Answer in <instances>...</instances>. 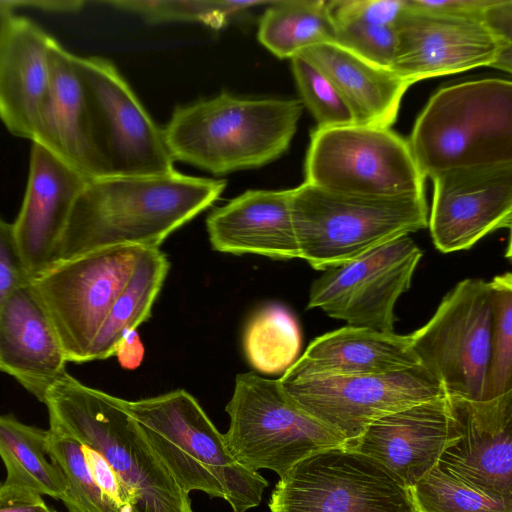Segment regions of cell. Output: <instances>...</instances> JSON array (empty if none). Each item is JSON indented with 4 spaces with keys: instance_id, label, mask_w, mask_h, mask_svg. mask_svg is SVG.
<instances>
[{
    "instance_id": "cell-1",
    "label": "cell",
    "mask_w": 512,
    "mask_h": 512,
    "mask_svg": "<svg viewBox=\"0 0 512 512\" xmlns=\"http://www.w3.org/2000/svg\"><path fill=\"white\" fill-rule=\"evenodd\" d=\"M225 187V180L177 171L89 180L74 203L56 262L112 247L159 248L210 207Z\"/></svg>"
},
{
    "instance_id": "cell-2",
    "label": "cell",
    "mask_w": 512,
    "mask_h": 512,
    "mask_svg": "<svg viewBox=\"0 0 512 512\" xmlns=\"http://www.w3.org/2000/svg\"><path fill=\"white\" fill-rule=\"evenodd\" d=\"M49 429L98 452L131 498L130 512H193L189 494L169 473L123 399L68 373L46 392Z\"/></svg>"
},
{
    "instance_id": "cell-3",
    "label": "cell",
    "mask_w": 512,
    "mask_h": 512,
    "mask_svg": "<svg viewBox=\"0 0 512 512\" xmlns=\"http://www.w3.org/2000/svg\"><path fill=\"white\" fill-rule=\"evenodd\" d=\"M303 108L299 99H250L223 92L176 107L162 131L174 161L223 175L264 166L284 154Z\"/></svg>"
},
{
    "instance_id": "cell-4",
    "label": "cell",
    "mask_w": 512,
    "mask_h": 512,
    "mask_svg": "<svg viewBox=\"0 0 512 512\" xmlns=\"http://www.w3.org/2000/svg\"><path fill=\"white\" fill-rule=\"evenodd\" d=\"M123 406L177 484L222 498L234 512L258 506L268 482L240 464L198 401L178 389Z\"/></svg>"
},
{
    "instance_id": "cell-5",
    "label": "cell",
    "mask_w": 512,
    "mask_h": 512,
    "mask_svg": "<svg viewBox=\"0 0 512 512\" xmlns=\"http://www.w3.org/2000/svg\"><path fill=\"white\" fill-rule=\"evenodd\" d=\"M423 176L512 164V82L486 78L438 90L410 139Z\"/></svg>"
},
{
    "instance_id": "cell-6",
    "label": "cell",
    "mask_w": 512,
    "mask_h": 512,
    "mask_svg": "<svg viewBox=\"0 0 512 512\" xmlns=\"http://www.w3.org/2000/svg\"><path fill=\"white\" fill-rule=\"evenodd\" d=\"M300 258L324 271L428 227L425 196H363L304 182L291 189Z\"/></svg>"
},
{
    "instance_id": "cell-7",
    "label": "cell",
    "mask_w": 512,
    "mask_h": 512,
    "mask_svg": "<svg viewBox=\"0 0 512 512\" xmlns=\"http://www.w3.org/2000/svg\"><path fill=\"white\" fill-rule=\"evenodd\" d=\"M226 412L230 417L224 434L227 447L240 464L256 472L269 469L281 477L304 458L346 444L302 410L278 379L254 372L236 376Z\"/></svg>"
},
{
    "instance_id": "cell-8",
    "label": "cell",
    "mask_w": 512,
    "mask_h": 512,
    "mask_svg": "<svg viewBox=\"0 0 512 512\" xmlns=\"http://www.w3.org/2000/svg\"><path fill=\"white\" fill-rule=\"evenodd\" d=\"M307 183L348 195L425 196V177L408 144L390 128L317 127L305 161Z\"/></svg>"
},
{
    "instance_id": "cell-9",
    "label": "cell",
    "mask_w": 512,
    "mask_h": 512,
    "mask_svg": "<svg viewBox=\"0 0 512 512\" xmlns=\"http://www.w3.org/2000/svg\"><path fill=\"white\" fill-rule=\"evenodd\" d=\"M270 512H416L409 487L346 446L314 453L280 477Z\"/></svg>"
},
{
    "instance_id": "cell-10",
    "label": "cell",
    "mask_w": 512,
    "mask_h": 512,
    "mask_svg": "<svg viewBox=\"0 0 512 512\" xmlns=\"http://www.w3.org/2000/svg\"><path fill=\"white\" fill-rule=\"evenodd\" d=\"M493 309L490 283L467 278L444 296L424 326L410 334L420 364L446 395L484 400Z\"/></svg>"
},
{
    "instance_id": "cell-11",
    "label": "cell",
    "mask_w": 512,
    "mask_h": 512,
    "mask_svg": "<svg viewBox=\"0 0 512 512\" xmlns=\"http://www.w3.org/2000/svg\"><path fill=\"white\" fill-rule=\"evenodd\" d=\"M143 248L112 247L55 262L30 278L68 362H86L92 343Z\"/></svg>"
},
{
    "instance_id": "cell-12",
    "label": "cell",
    "mask_w": 512,
    "mask_h": 512,
    "mask_svg": "<svg viewBox=\"0 0 512 512\" xmlns=\"http://www.w3.org/2000/svg\"><path fill=\"white\" fill-rule=\"evenodd\" d=\"M278 380L302 410L343 437L346 444L377 419L446 394L421 364L387 374Z\"/></svg>"
},
{
    "instance_id": "cell-13",
    "label": "cell",
    "mask_w": 512,
    "mask_h": 512,
    "mask_svg": "<svg viewBox=\"0 0 512 512\" xmlns=\"http://www.w3.org/2000/svg\"><path fill=\"white\" fill-rule=\"evenodd\" d=\"M421 257V249L404 235L328 268L312 282L307 308L348 326L394 332L396 302L410 288Z\"/></svg>"
},
{
    "instance_id": "cell-14",
    "label": "cell",
    "mask_w": 512,
    "mask_h": 512,
    "mask_svg": "<svg viewBox=\"0 0 512 512\" xmlns=\"http://www.w3.org/2000/svg\"><path fill=\"white\" fill-rule=\"evenodd\" d=\"M76 65L109 176H158L175 172L163 131L116 67L99 57L76 56Z\"/></svg>"
},
{
    "instance_id": "cell-15",
    "label": "cell",
    "mask_w": 512,
    "mask_h": 512,
    "mask_svg": "<svg viewBox=\"0 0 512 512\" xmlns=\"http://www.w3.org/2000/svg\"><path fill=\"white\" fill-rule=\"evenodd\" d=\"M396 31L389 69L410 85L481 66L512 71V47L503 45L480 18L418 10L406 0Z\"/></svg>"
},
{
    "instance_id": "cell-16",
    "label": "cell",
    "mask_w": 512,
    "mask_h": 512,
    "mask_svg": "<svg viewBox=\"0 0 512 512\" xmlns=\"http://www.w3.org/2000/svg\"><path fill=\"white\" fill-rule=\"evenodd\" d=\"M447 396V438L437 463L486 494L512 501V391L490 400Z\"/></svg>"
},
{
    "instance_id": "cell-17",
    "label": "cell",
    "mask_w": 512,
    "mask_h": 512,
    "mask_svg": "<svg viewBox=\"0 0 512 512\" xmlns=\"http://www.w3.org/2000/svg\"><path fill=\"white\" fill-rule=\"evenodd\" d=\"M432 180L428 226L440 252L470 249L489 233L511 228L512 164L451 170Z\"/></svg>"
},
{
    "instance_id": "cell-18",
    "label": "cell",
    "mask_w": 512,
    "mask_h": 512,
    "mask_svg": "<svg viewBox=\"0 0 512 512\" xmlns=\"http://www.w3.org/2000/svg\"><path fill=\"white\" fill-rule=\"evenodd\" d=\"M50 88L31 141L50 151L89 180L109 176L96 137L76 55L55 39L49 47Z\"/></svg>"
},
{
    "instance_id": "cell-19",
    "label": "cell",
    "mask_w": 512,
    "mask_h": 512,
    "mask_svg": "<svg viewBox=\"0 0 512 512\" xmlns=\"http://www.w3.org/2000/svg\"><path fill=\"white\" fill-rule=\"evenodd\" d=\"M88 181L50 151L32 143L27 188L12 223L30 278L56 262L72 208Z\"/></svg>"
},
{
    "instance_id": "cell-20",
    "label": "cell",
    "mask_w": 512,
    "mask_h": 512,
    "mask_svg": "<svg viewBox=\"0 0 512 512\" xmlns=\"http://www.w3.org/2000/svg\"><path fill=\"white\" fill-rule=\"evenodd\" d=\"M67 362L56 329L29 280L0 312V371L43 403L47 390L67 374Z\"/></svg>"
},
{
    "instance_id": "cell-21",
    "label": "cell",
    "mask_w": 512,
    "mask_h": 512,
    "mask_svg": "<svg viewBox=\"0 0 512 512\" xmlns=\"http://www.w3.org/2000/svg\"><path fill=\"white\" fill-rule=\"evenodd\" d=\"M448 417L444 394L377 419L345 446L377 460L410 488L437 464Z\"/></svg>"
},
{
    "instance_id": "cell-22",
    "label": "cell",
    "mask_w": 512,
    "mask_h": 512,
    "mask_svg": "<svg viewBox=\"0 0 512 512\" xmlns=\"http://www.w3.org/2000/svg\"><path fill=\"white\" fill-rule=\"evenodd\" d=\"M214 250L272 259L300 258L291 215V189L248 190L206 220Z\"/></svg>"
},
{
    "instance_id": "cell-23",
    "label": "cell",
    "mask_w": 512,
    "mask_h": 512,
    "mask_svg": "<svg viewBox=\"0 0 512 512\" xmlns=\"http://www.w3.org/2000/svg\"><path fill=\"white\" fill-rule=\"evenodd\" d=\"M52 39L36 23L14 15L0 40V118L15 136L32 138L50 88Z\"/></svg>"
},
{
    "instance_id": "cell-24",
    "label": "cell",
    "mask_w": 512,
    "mask_h": 512,
    "mask_svg": "<svg viewBox=\"0 0 512 512\" xmlns=\"http://www.w3.org/2000/svg\"><path fill=\"white\" fill-rule=\"evenodd\" d=\"M419 364L410 335L347 325L315 338L281 377L377 375Z\"/></svg>"
},
{
    "instance_id": "cell-25",
    "label": "cell",
    "mask_w": 512,
    "mask_h": 512,
    "mask_svg": "<svg viewBox=\"0 0 512 512\" xmlns=\"http://www.w3.org/2000/svg\"><path fill=\"white\" fill-rule=\"evenodd\" d=\"M302 56L333 84L356 125L390 128L410 84L389 68L376 65L334 43L312 45Z\"/></svg>"
},
{
    "instance_id": "cell-26",
    "label": "cell",
    "mask_w": 512,
    "mask_h": 512,
    "mask_svg": "<svg viewBox=\"0 0 512 512\" xmlns=\"http://www.w3.org/2000/svg\"><path fill=\"white\" fill-rule=\"evenodd\" d=\"M169 268V260L159 248L141 250L126 285L90 347L86 362L113 356L122 338L150 317Z\"/></svg>"
},
{
    "instance_id": "cell-27",
    "label": "cell",
    "mask_w": 512,
    "mask_h": 512,
    "mask_svg": "<svg viewBox=\"0 0 512 512\" xmlns=\"http://www.w3.org/2000/svg\"><path fill=\"white\" fill-rule=\"evenodd\" d=\"M47 437L48 430L0 415V457L6 468L4 483L62 501L66 484L49 458Z\"/></svg>"
},
{
    "instance_id": "cell-28",
    "label": "cell",
    "mask_w": 512,
    "mask_h": 512,
    "mask_svg": "<svg viewBox=\"0 0 512 512\" xmlns=\"http://www.w3.org/2000/svg\"><path fill=\"white\" fill-rule=\"evenodd\" d=\"M258 40L280 59L319 43L334 42L335 30L323 0H277L265 8Z\"/></svg>"
},
{
    "instance_id": "cell-29",
    "label": "cell",
    "mask_w": 512,
    "mask_h": 512,
    "mask_svg": "<svg viewBox=\"0 0 512 512\" xmlns=\"http://www.w3.org/2000/svg\"><path fill=\"white\" fill-rule=\"evenodd\" d=\"M301 343L296 318L279 304H269L257 310L243 337L249 364L254 370L267 375H283L298 359Z\"/></svg>"
},
{
    "instance_id": "cell-30",
    "label": "cell",
    "mask_w": 512,
    "mask_h": 512,
    "mask_svg": "<svg viewBox=\"0 0 512 512\" xmlns=\"http://www.w3.org/2000/svg\"><path fill=\"white\" fill-rule=\"evenodd\" d=\"M409 489L416 512H512V501L486 494L439 463Z\"/></svg>"
},
{
    "instance_id": "cell-31",
    "label": "cell",
    "mask_w": 512,
    "mask_h": 512,
    "mask_svg": "<svg viewBox=\"0 0 512 512\" xmlns=\"http://www.w3.org/2000/svg\"><path fill=\"white\" fill-rule=\"evenodd\" d=\"M48 455L66 484L62 499L69 512H121L103 494L76 439L48 429Z\"/></svg>"
},
{
    "instance_id": "cell-32",
    "label": "cell",
    "mask_w": 512,
    "mask_h": 512,
    "mask_svg": "<svg viewBox=\"0 0 512 512\" xmlns=\"http://www.w3.org/2000/svg\"><path fill=\"white\" fill-rule=\"evenodd\" d=\"M271 1L232 0H121L108 1L117 9L140 15L149 22L189 21L220 29L236 16Z\"/></svg>"
},
{
    "instance_id": "cell-33",
    "label": "cell",
    "mask_w": 512,
    "mask_h": 512,
    "mask_svg": "<svg viewBox=\"0 0 512 512\" xmlns=\"http://www.w3.org/2000/svg\"><path fill=\"white\" fill-rule=\"evenodd\" d=\"M489 283L494 309L484 400L512 391V274L497 275Z\"/></svg>"
},
{
    "instance_id": "cell-34",
    "label": "cell",
    "mask_w": 512,
    "mask_h": 512,
    "mask_svg": "<svg viewBox=\"0 0 512 512\" xmlns=\"http://www.w3.org/2000/svg\"><path fill=\"white\" fill-rule=\"evenodd\" d=\"M291 67L301 101L313 114L318 127L354 124L348 107L321 71L300 55L291 58Z\"/></svg>"
},
{
    "instance_id": "cell-35",
    "label": "cell",
    "mask_w": 512,
    "mask_h": 512,
    "mask_svg": "<svg viewBox=\"0 0 512 512\" xmlns=\"http://www.w3.org/2000/svg\"><path fill=\"white\" fill-rule=\"evenodd\" d=\"M332 22L334 43L376 65L390 68L397 44L396 26L356 18H338Z\"/></svg>"
},
{
    "instance_id": "cell-36",
    "label": "cell",
    "mask_w": 512,
    "mask_h": 512,
    "mask_svg": "<svg viewBox=\"0 0 512 512\" xmlns=\"http://www.w3.org/2000/svg\"><path fill=\"white\" fill-rule=\"evenodd\" d=\"M331 19L356 18L396 26L406 8V0H332L327 1Z\"/></svg>"
},
{
    "instance_id": "cell-37",
    "label": "cell",
    "mask_w": 512,
    "mask_h": 512,
    "mask_svg": "<svg viewBox=\"0 0 512 512\" xmlns=\"http://www.w3.org/2000/svg\"><path fill=\"white\" fill-rule=\"evenodd\" d=\"M29 280L13 226L0 217V312L12 293Z\"/></svg>"
},
{
    "instance_id": "cell-38",
    "label": "cell",
    "mask_w": 512,
    "mask_h": 512,
    "mask_svg": "<svg viewBox=\"0 0 512 512\" xmlns=\"http://www.w3.org/2000/svg\"><path fill=\"white\" fill-rule=\"evenodd\" d=\"M83 450L91 474L105 497L121 512H130L131 498L113 468L92 448L83 445Z\"/></svg>"
},
{
    "instance_id": "cell-39",
    "label": "cell",
    "mask_w": 512,
    "mask_h": 512,
    "mask_svg": "<svg viewBox=\"0 0 512 512\" xmlns=\"http://www.w3.org/2000/svg\"><path fill=\"white\" fill-rule=\"evenodd\" d=\"M494 0H407L409 7L435 13L480 18Z\"/></svg>"
},
{
    "instance_id": "cell-40",
    "label": "cell",
    "mask_w": 512,
    "mask_h": 512,
    "mask_svg": "<svg viewBox=\"0 0 512 512\" xmlns=\"http://www.w3.org/2000/svg\"><path fill=\"white\" fill-rule=\"evenodd\" d=\"M0 512H54L42 496L24 487L0 484Z\"/></svg>"
},
{
    "instance_id": "cell-41",
    "label": "cell",
    "mask_w": 512,
    "mask_h": 512,
    "mask_svg": "<svg viewBox=\"0 0 512 512\" xmlns=\"http://www.w3.org/2000/svg\"><path fill=\"white\" fill-rule=\"evenodd\" d=\"M481 20L503 45L512 47V0H494Z\"/></svg>"
},
{
    "instance_id": "cell-42",
    "label": "cell",
    "mask_w": 512,
    "mask_h": 512,
    "mask_svg": "<svg viewBox=\"0 0 512 512\" xmlns=\"http://www.w3.org/2000/svg\"><path fill=\"white\" fill-rule=\"evenodd\" d=\"M114 355L125 369H135L141 364L144 346L136 330L130 331L122 338Z\"/></svg>"
},
{
    "instance_id": "cell-43",
    "label": "cell",
    "mask_w": 512,
    "mask_h": 512,
    "mask_svg": "<svg viewBox=\"0 0 512 512\" xmlns=\"http://www.w3.org/2000/svg\"><path fill=\"white\" fill-rule=\"evenodd\" d=\"M14 17L11 7L6 1H0V40Z\"/></svg>"
},
{
    "instance_id": "cell-44",
    "label": "cell",
    "mask_w": 512,
    "mask_h": 512,
    "mask_svg": "<svg viewBox=\"0 0 512 512\" xmlns=\"http://www.w3.org/2000/svg\"><path fill=\"white\" fill-rule=\"evenodd\" d=\"M54 512H57V511H54Z\"/></svg>"
}]
</instances>
